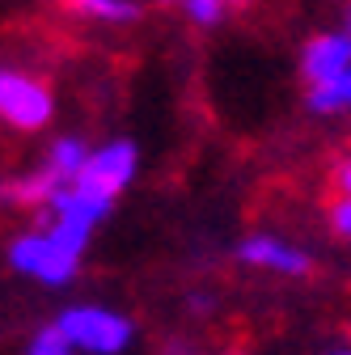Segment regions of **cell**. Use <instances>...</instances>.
<instances>
[{"label": "cell", "instance_id": "6da1fadb", "mask_svg": "<svg viewBox=\"0 0 351 355\" xmlns=\"http://www.w3.org/2000/svg\"><path fill=\"white\" fill-rule=\"evenodd\" d=\"M55 330L68 338L72 351H89V355H119L131 343V322L110 313V309H68V313L55 322Z\"/></svg>", "mask_w": 351, "mask_h": 355}, {"label": "cell", "instance_id": "7a4b0ae2", "mask_svg": "<svg viewBox=\"0 0 351 355\" xmlns=\"http://www.w3.org/2000/svg\"><path fill=\"white\" fill-rule=\"evenodd\" d=\"M131 178H136V144H127V140H110L102 144L98 153H89V161H85L80 178H76V191L80 195H89V199H102L110 203Z\"/></svg>", "mask_w": 351, "mask_h": 355}, {"label": "cell", "instance_id": "3957f363", "mask_svg": "<svg viewBox=\"0 0 351 355\" xmlns=\"http://www.w3.org/2000/svg\"><path fill=\"white\" fill-rule=\"evenodd\" d=\"M51 94L42 80H30L22 72H0V119L22 127V131H34V127H47L51 119Z\"/></svg>", "mask_w": 351, "mask_h": 355}, {"label": "cell", "instance_id": "277c9868", "mask_svg": "<svg viewBox=\"0 0 351 355\" xmlns=\"http://www.w3.org/2000/svg\"><path fill=\"white\" fill-rule=\"evenodd\" d=\"M9 262L22 275H34L42 284H68L76 275V258H68L47 233H30L9 245Z\"/></svg>", "mask_w": 351, "mask_h": 355}, {"label": "cell", "instance_id": "5b68a950", "mask_svg": "<svg viewBox=\"0 0 351 355\" xmlns=\"http://www.w3.org/2000/svg\"><path fill=\"white\" fill-rule=\"evenodd\" d=\"M300 72L314 85H326V80L351 72V34H318L300 55Z\"/></svg>", "mask_w": 351, "mask_h": 355}, {"label": "cell", "instance_id": "8992f818", "mask_svg": "<svg viewBox=\"0 0 351 355\" xmlns=\"http://www.w3.org/2000/svg\"><path fill=\"white\" fill-rule=\"evenodd\" d=\"M241 258L254 262V266H271V271H284V275H305L309 271V258L300 250L275 241V237H250L241 241Z\"/></svg>", "mask_w": 351, "mask_h": 355}, {"label": "cell", "instance_id": "52a82bcc", "mask_svg": "<svg viewBox=\"0 0 351 355\" xmlns=\"http://www.w3.org/2000/svg\"><path fill=\"white\" fill-rule=\"evenodd\" d=\"M85 161H89V148H85L80 140H55L51 157H47V169L55 173L60 187H72L80 178V169H85Z\"/></svg>", "mask_w": 351, "mask_h": 355}, {"label": "cell", "instance_id": "ba28073f", "mask_svg": "<svg viewBox=\"0 0 351 355\" xmlns=\"http://www.w3.org/2000/svg\"><path fill=\"white\" fill-rule=\"evenodd\" d=\"M60 191V182H55V173L47 169V165H42L38 173H26V178H17V182H9L5 191H0V195H5V199H13V203H51V195Z\"/></svg>", "mask_w": 351, "mask_h": 355}, {"label": "cell", "instance_id": "9c48e42d", "mask_svg": "<svg viewBox=\"0 0 351 355\" xmlns=\"http://www.w3.org/2000/svg\"><path fill=\"white\" fill-rule=\"evenodd\" d=\"M309 110H318V114L351 110V72H343V76H334V80H326V85H314Z\"/></svg>", "mask_w": 351, "mask_h": 355}, {"label": "cell", "instance_id": "30bf717a", "mask_svg": "<svg viewBox=\"0 0 351 355\" xmlns=\"http://www.w3.org/2000/svg\"><path fill=\"white\" fill-rule=\"evenodd\" d=\"M89 229H94V225H80V220H64V216H55V220H51V229H47V237H51L68 258H80V250L89 245Z\"/></svg>", "mask_w": 351, "mask_h": 355}, {"label": "cell", "instance_id": "8fae6325", "mask_svg": "<svg viewBox=\"0 0 351 355\" xmlns=\"http://www.w3.org/2000/svg\"><path fill=\"white\" fill-rule=\"evenodd\" d=\"M76 13H89V17H110V21H127L136 17L140 5H123V0H80V5H72Z\"/></svg>", "mask_w": 351, "mask_h": 355}, {"label": "cell", "instance_id": "7c38bea8", "mask_svg": "<svg viewBox=\"0 0 351 355\" xmlns=\"http://www.w3.org/2000/svg\"><path fill=\"white\" fill-rule=\"evenodd\" d=\"M26 355H72V347H68V338L51 326V330L34 334V343H30V351H26Z\"/></svg>", "mask_w": 351, "mask_h": 355}, {"label": "cell", "instance_id": "4fadbf2b", "mask_svg": "<svg viewBox=\"0 0 351 355\" xmlns=\"http://www.w3.org/2000/svg\"><path fill=\"white\" fill-rule=\"evenodd\" d=\"M187 13H191L199 26H212L216 17H225V5H221V0H191Z\"/></svg>", "mask_w": 351, "mask_h": 355}, {"label": "cell", "instance_id": "5bb4252c", "mask_svg": "<svg viewBox=\"0 0 351 355\" xmlns=\"http://www.w3.org/2000/svg\"><path fill=\"white\" fill-rule=\"evenodd\" d=\"M330 225H334L343 237H351V199H339V203L330 207Z\"/></svg>", "mask_w": 351, "mask_h": 355}, {"label": "cell", "instance_id": "9a60e30c", "mask_svg": "<svg viewBox=\"0 0 351 355\" xmlns=\"http://www.w3.org/2000/svg\"><path fill=\"white\" fill-rule=\"evenodd\" d=\"M339 191H343V199H351V161L339 169Z\"/></svg>", "mask_w": 351, "mask_h": 355}, {"label": "cell", "instance_id": "2e32d148", "mask_svg": "<svg viewBox=\"0 0 351 355\" xmlns=\"http://www.w3.org/2000/svg\"><path fill=\"white\" fill-rule=\"evenodd\" d=\"M347 26H351V9H347Z\"/></svg>", "mask_w": 351, "mask_h": 355}, {"label": "cell", "instance_id": "e0dca14e", "mask_svg": "<svg viewBox=\"0 0 351 355\" xmlns=\"http://www.w3.org/2000/svg\"><path fill=\"white\" fill-rule=\"evenodd\" d=\"M334 355H351V351H334Z\"/></svg>", "mask_w": 351, "mask_h": 355}]
</instances>
